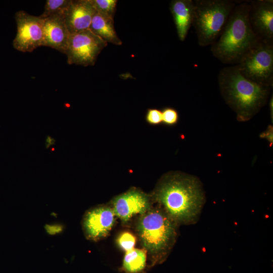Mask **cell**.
Wrapping results in <instances>:
<instances>
[{
	"label": "cell",
	"instance_id": "1",
	"mask_svg": "<svg viewBox=\"0 0 273 273\" xmlns=\"http://www.w3.org/2000/svg\"><path fill=\"white\" fill-rule=\"evenodd\" d=\"M152 199L178 226L196 222L205 201L200 180L194 176L181 173L164 177Z\"/></svg>",
	"mask_w": 273,
	"mask_h": 273
},
{
	"label": "cell",
	"instance_id": "2",
	"mask_svg": "<svg viewBox=\"0 0 273 273\" xmlns=\"http://www.w3.org/2000/svg\"><path fill=\"white\" fill-rule=\"evenodd\" d=\"M217 80L222 96L241 121L259 112L266 104L271 88L245 78L235 65L222 68Z\"/></svg>",
	"mask_w": 273,
	"mask_h": 273
},
{
	"label": "cell",
	"instance_id": "3",
	"mask_svg": "<svg viewBox=\"0 0 273 273\" xmlns=\"http://www.w3.org/2000/svg\"><path fill=\"white\" fill-rule=\"evenodd\" d=\"M249 5H236L217 40L211 46L213 55L221 62L237 64L260 40L248 18Z\"/></svg>",
	"mask_w": 273,
	"mask_h": 273
},
{
	"label": "cell",
	"instance_id": "4",
	"mask_svg": "<svg viewBox=\"0 0 273 273\" xmlns=\"http://www.w3.org/2000/svg\"><path fill=\"white\" fill-rule=\"evenodd\" d=\"M178 226L157 204L139 215L136 232L142 247L149 254L150 266L166 259L175 243Z\"/></svg>",
	"mask_w": 273,
	"mask_h": 273
},
{
	"label": "cell",
	"instance_id": "5",
	"mask_svg": "<svg viewBox=\"0 0 273 273\" xmlns=\"http://www.w3.org/2000/svg\"><path fill=\"white\" fill-rule=\"evenodd\" d=\"M195 11L192 26L198 44L211 46L218 38L236 6L231 0H194Z\"/></svg>",
	"mask_w": 273,
	"mask_h": 273
},
{
	"label": "cell",
	"instance_id": "6",
	"mask_svg": "<svg viewBox=\"0 0 273 273\" xmlns=\"http://www.w3.org/2000/svg\"><path fill=\"white\" fill-rule=\"evenodd\" d=\"M235 66L245 78L272 87L273 43L260 40Z\"/></svg>",
	"mask_w": 273,
	"mask_h": 273
},
{
	"label": "cell",
	"instance_id": "7",
	"mask_svg": "<svg viewBox=\"0 0 273 273\" xmlns=\"http://www.w3.org/2000/svg\"><path fill=\"white\" fill-rule=\"evenodd\" d=\"M107 45V42L89 29L70 34L65 53L67 63L84 67L93 66Z\"/></svg>",
	"mask_w": 273,
	"mask_h": 273
},
{
	"label": "cell",
	"instance_id": "8",
	"mask_svg": "<svg viewBox=\"0 0 273 273\" xmlns=\"http://www.w3.org/2000/svg\"><path fill=\"white\" fill-rule=\"evenodd\" d=\"M17 34L13 47L22 52H31L38 47H43V20L21 10L15 14Z\"/></svg>",
	"mask_w": 273,
	"mask_h": 273
},
{
	"label": "cell",
	"instance_id": "9",
	"mask_svg": "<svg viewBox=\"0 0 273 273\" xmlns=\"http://www.w3.org/2000/svg\"><path fill=\"white\" fill-rule=\"evenodd\" d=\"M116 218L110 205H99L88 209L81 222L85 237L95 241L104 238L113 227Z\"/></svg>",
	"mask_w": 273,
	"mask_h": 273
},
{
	"label": "cell",
	"instance_id": "10",
	"mask_svg": "<svg viewBox=\"0 0 273 273\" xmlns=\"http://www.w3.org/2000/svg\"><path fill=\"white\" fill-rule=\"evenodd\" d=\"M152 198L136 189H131L115 197L110 205L123 224L134 215H142L153 206Z\"/></svg>",
	"mask_w": 273,
	"mask_h": 273
},
{
	"label": "cell",
	"instance_id": "11",
	"mask_svg": "<svg viewBox=\"0 0 273 273\" xmlns=\"http://www.w3.org/2000/svg\"><path fill=\"white\" fill-rule=\"evenodd\" d=\"M249 3V21L261 40L273 43V1L254 0Z\"/></svg>",
	"mask_w": 273,
	"mask_h": 273
},
{
	"label": "cell",
	"instance_id": "12",
	"mask_svg": "<svg viewBox=\"0 0 273 273\" xmlns=\"http://www.w3.org/2000/svg\"><path fill=\"white\" fill-rule=\"evenodd\" d=\"M96 13L91 0H71L64 14L65 23L70 34L89 29Z\"/></svg>",
	"mask_w": 273,
	"mask_h": 273
},
{
	"label": "cell",
	"instance_id": "13",
	"mask_svg": "<svg viewBox=\"0 0 273 273\" xmlns=\"http://www.w3.org/2000/svg\"><path fill=\"white\" fill-rule=\"evenodd\" d=\"M43 47H49L65 54L70 33L66 26L64 14L43 19Z\"/></svg>",
	"mask_w": 273,
	"mask_h": 273
},
{
	"label": "cell",
	"instance_id": "14",
	"mask_svg": "<svg viewBox=\"0 0 273 273\" xmlns=\"http://www.w3.org/2000/svg\"><path fill=\"white\" fill-rule=\"evenodd\" d=\"M169 9L175 25L179 39L184 41L192 26L195 4L194 0H172Z\"/></svg>",
	"mask_w": 273,
	"mask_h": 273
},
{
	"label": "cell",
	"instance_id": "15",
	"mask_svg": "<svg viewBox=\"0 0 273 273\" xmlns=\"http://www.w3.org/2000/svg\"><path fill=\"white\" fill-rule=\"evenodd\" d=\"M89 29L107 43L120 46L122 43L115 31L114 19L102 15L97 12Z\"/></svg>",
	"mask_w": 273,
	"mask_h": 273
},
{
	"label": "cell",
	"instance_id": "16",
	"mask_svg": "<svg viewBox=\"0 0 273 273\" xmlns=\"http://www.w3.org/2000/svg\"><path fill=\"white\" fill-rule=\"evenodd\" d=\"M147 264V253L136 248L126 251L122 263V269L125 273H140Z\"/></svg>",
	"mask_w": 273,
	"mask_h": 273
},
{
	"label": "cell",
	"instance_id": "17",
	"mask_svg": "<svg viewBox=\"0 0 273 273\" xmlns=\"http://www.w3.org/2000/svg\"><path fill=\"white\" fill-rule=\"evenodd\" d=\"M71 2V0H47L44 11L39 17L44 19L53 15H63Z\"/></svg>",
	"mask_w": 273,
	"mask_h": 273
},
{
	"label": "cell",
	"instance_id": "18",
	"mask_svg": "<svg viewBox=\"0 0 273 273\" xmlns=\"http://www.w3.org/2000/svg\"><path fill=\"white\" fill-rule=\"evenodd\" d=\"M96 12L104 16L114 19L117 0H91Z\"/></svg>",
	"mask_w": 273,
	"mask_h": 273
},
{
	"label": "cell",
	"instance_id": "19",
	"mask_svg": "<svg viewBox=\"0 0 273 273\" xmlns=\"http://www.w3.org/2000/svg\"><path fill=\"white\" fill-rule=\"evenodd\" d=\"M116 242L118 246L126 252L134 248L136 239L131 233L124 232L118 236Z\"/></svg>",
	"mask_w": 273,
	"mask_h": 273
},
{
	"label": "cell",
	"instance_id": "20",
	"mask_svg": "<svg viewBox=\"0 0 273 273\" xmlns=\"http://www.w3.org/2000/svg\"><path fill=\"white\" fill-rule=\"evenodd\" d=\"M162 121L168 124L175 123L178 120L177 111L172 108H166L162 112Z\"/></svg>",
	"mask_w": 273,
	"mask_h": 273
},
{
	"label": "cell",
	"instance_id": "21",
	"mask_svg": "<svg viewBox=\"0 0 273 273\" xmlns=\"http://www.w3.org/2000/svg\"><path fill=\"white\" fill-rule=\"evenodd\" d=\"M147 120L151 124H158L162 121V112L156 109H149L147 114Z\"/></svg>",
	"mask_w": 273,
	"mask_h": 273
},
{
	"label": "cell",
	"instance_id": "22",
	"mask_svg": "<svg viewBox=\"0 0 273 273\" xmlns=\"http://www.w3.org/2000/svg\"><path fill=\"white\" fill-rule=\"evenodd\" d=\"M260 136L266 139L270 144L273 142V128L271 125L268 126L266 130L262 132Z\"/></svg>",
	"mask_w": 273,
	"mask_h": 273
},
{
	"label": "cell",
	"instance_id": "23",
	"mask_svg": "<svg viewBox=\"0 0 273 273\" xmlns=\"http://www.w3.org/2000/svg\"><path fill=\"white\" fill-rule=\"evenodd\" d=\"M56 140L53 138L50 135H48L46 137L45 141V146L47 149L49 148L55 144Z\"/></svg>",
	"mask_w": 273,
	"mask_h": 273
},
{
	"label": "cell",
	"instance_id": "24",
	"mask_svg": "<svg viewBox=\"0 0 273 273\" xmlns=\"http://www.w3.org/2000/svg\"><path fill=\"white\" fill-rule=\"evenodd\" d=\"M269 107L270 113V116L271 117V119L272 120V115H273V98L272 96L270 99L269 103Z\"/></svg>",
	"mask_w": 273,
	"mask_h": 273
}]
</instances>
